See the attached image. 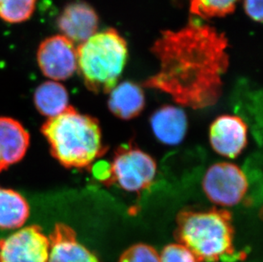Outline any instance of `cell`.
<instances>
[{"instance_id":"cell-20","label":"cell","mask_w":263,"mask_h":262,"mask_svg":"<svg viewBox=\"0 0 263 262\" xmlns=\"http://www.w3.org/2000/svg\"><path fill=\"white\" fill-rule=\"evenodd\" d=\"M159 259L160 262H198L193 253L179 242L165 246Z\"/></svg>"},{"instance_id":"cell-18","label":"cell","mask_w":263,"mask_h":262,"mask_svg":"<svg viewBox=\"0 0 263 262\" xmlns=\"http://www.w3.org/2000/svg\"><path fill=\"white\" fill-rule=\"evenodd\" d=\"M239 0H191L190 11L196 16L208 19L222 17L235 10Z\"/></svg>"},{"instance_id":"cell-9","label":"cell","mask_w":263,"mask_h":262,"mask_svg":"<svg viewBox=\"0 0 263 262\" xmlns=\"http://www.w3.org/2000/svg\"><path fill=\"white\" fill-rule=\"evenodd\" d=\"M248 127L240 117L222 115L212 123L210 129L211 146L217 154L234 158L247 145Z\"/></svg>"},{"instance_id":"cell-15","label":"cell","mask_w":263,"mask_h":262,"mask_svg":"<svg viewBox=\"0 0 263 262\" xmlns=\"http://www.w3.org/2000/svg\"><path fill=\"white\" fill-rule=\"evenodd\" d=\"M29 204L20 193L0 186V229H16L29 217Z\"/></svg>"},{"instance_id":"cell-19","label":"cell","mask_w":263,"mask_h":262,"mask_svg":"<svg viewBox=\"0 0 263 262\" xmlns=\"http://www.w3.org/2000/svg\"><path fill=\"white\" fill-rule=\"evenodd\" d=\"M119 262H160V259L154 248L145 244H137L127 249Z\"/></svg>"},{"instance_id":"cell-6","label":"cell","mask_w":263,"mask_h":262,"mask_svg":"<svg viewBox=\"0 0 263 262\" xmlns=\"http://www.w3.org/2000/svg\"><path fill=\"white\" fill-rule=\"evenodd\" d=\"M203 189L209 199L217 205L234 206L240 203L248 192V179L234 163H215L204 175Z\"/></svg>"},{"instance_id":"cell-16","label":"cell","mask_w":263,"mask_h":262,"mask_svg":"<svg viewBox=\"0 0 263 262\" xmlns=\"http://www.w3.org/2000/svg\"><path fill=\"white\" fill-rule=\"evenodd\" d=\"M33 101L37 111L50 119L58 116L67 108L68 93L58 82H45L35 90Z\"/></svg>"},{"instance_id":"cell-14","label":"cell","mask_w":263,"mask_h":262,"mask_svg":"<svg viewBox=\"0 0 263 262\" xmlns=\"http://www.w3.org/2000/svg\"><path fill=\"white\" fill-rule=\"evenodd\" d=\"M110 92L108 107L119 119H134L144 108V93L142 88L135 83L123 82Z\"/></svg>"},{"instance_id":"cell-10","label":"cell","mask_w":263,"mask_h":262,"mask_svg":"<svg viewBox=\"0 0 263 262\" xmlns=\"http://www.w3.org/2000/svg\"><path fill=\"white\" fill-rule=\"evenodd\" d=\"M57 24L64 37L72 42L84 43L97 33L99 18L91 5L78 0L63 8Z\"/></svg>"},{"instance_id":"cell-21","label":"cell","mask_w":263,"mask_h":262,"mask_svg":"<svg viewBox=\"0 0 263 262\" xmlns=\"http://www.w3.org/2000/svg\"><path fill=\"white\" fill-rule=\"evenodd\" d=\"M243 8L249 17L262 23V0H243Z\"/></svg>"},{"instance_id":"cell-12","label":"cell","mask_w":263,"mask_h":262,"mask_svg":"<svg viewBox=\"0 0 263 262\" xmlns=\"http://www.w3.org/2000/svg\"><path fill=\"white\" fill-rule=\"evenodd\" d=\"M29 142V134L20 122L0 117V172L24 158Z\"/></svg>"},{"instance_id":"cell-3","label":"cell","mask_w":263,"mask_h":262,"mask_svg":"<svg viewBox=\"0 0 263 262\" xmlns=\"http://www.w3.org/2000/svg\"><path fill=\"white\" fill-rule=\"evenodd\" d=\"M41 130L52 156L67 168H85L103 154L99 123L73 106L48 119Z\"/></svg>"},{"instance_id":"cell-13","label":"cell","mask_w":263,"mask_h":262,"mask_svg":"<svg viewBox=\"0 0 263 262\" xmlns=\"http://www.w3.org/2000/svg\"><path fill=\"white\" fill-rule=\"evenodd\" d=\"M151 126L159 141L173 146L183 140L187 129V119L183 110L177 106H164L153 114Z\"/></svg>"},{"instance_id":"cell-11","label":"cell","mask_w":263,"mask_h":262,"mask_svg":"<svg viewBox=\"0 0 263 262\" xmlns=\"http://www.w3.org/2000/svg\"><path fill=\"white\" fill-rule=\"evenodd\" d=\"M48 262H101L96 255L79 242L74 230L58 223L50 238Z\"/></svg>"},{"instance_id":"cell-2","label":"cell","mask_w":263,"mask_h":262,"mask_svg":"<svg viewBox=\"0 0 263 262\" xmlns=\"http://www.w3.org/2000/svg\"><path fill=\"white\" fill-rule=\"evenodd\" d=\"M175 237L198 262L234 261L242 256L234 245L231 213L224 209L181 211L176 217Z\"/></svg>"},{"instance_id":"cell-8","label":"cell","mask_w":263,"mask_h":262,"mask_svg":"<svg viewBox=\"0 0 263 262\" xmlns=\"http://www.w3.org/2000/svg\"><path fill=\"white\" fill-rule=\"evenodd\" d=\"M37 61L45 76L54 81L66 80L77 70V50L71 40L55 35L40 43Z\"/></svg>"},{"instance_id":"cell-7","label":"cell","mask_w":263,"mask_h":262,"mask_svg":"<svg viewBox=\"0 0 263 262\" xmlns=\"http://www.w3.org/2000/svg\"><path fill=\"white\" fill-rule=\"evenodd\" d=\"M50 239L39 226L22 228L0 240V262H48Z\"/></svg>"},{"instance_id":"cell-1","label":"cell","mask_w":263,"mask_h":262,"mask_svg":"<svg viewBox=\"0 0 263 262\" xmlns=\"http://www.w3.org/2000/svg\"><path fill=\"white\" fill-rule=\"evenodd\" d=\"M228 40L214 27L190 20L165 31L152 49L160 68L144 85L170 95L179 105L203 109L218 102L228 70Z\"/></svg>"},{"instance_id":"cell-17","label":"cell","mask_w":263,"mask_h":262,"mask_svg":"<svg viewBox=\"0 0 263 262\" xmlns=\"http://www.w3.org/2000/svg\"><path fill=\"white\" fill-rule=\"evenodd\" d=\"M37 0H0V19L10 24L25 23L32 17Z\"/></svg>"},{"instance_id":"cell-4","label":"cell","mask_w":263,"mask_h":262,"mask_svg":"<svg viewBox=\"0 0 263 262\" xmlns=\"http://www.w3.org/2000/svg\"><path fill=\"white\" fill-rule=\"evenodd\" d=\"M127 57L126 41L116 30H106L78 48L77 68L89 90L108 93L116 86Z\"/></svg>"},{"instance_id":"cell-5","label":"cell","mask_w":263,"mask_h":262,"mask_svg":"<svg viewBox=\"0 0 263 262\" xmlns=\"http://www.w3.org/2000/svg\"><path fill=\"white\" fill-rule=\"evenodd\" d=\"M156 171L154 158L134 144H125L116 150L112 163L107 164L105 181H114L125 191L140 193L151 185Z\"/></svg>"}]
</instances>
